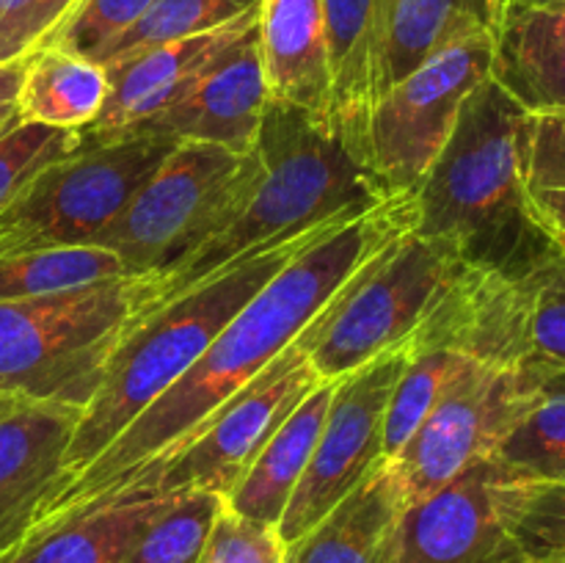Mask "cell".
Segmentation results:
<instances>
[{
    "instance_id": "obj_10",
    "label": "cell",
    "mask_w": 565,
    "mask_h": 563,
    "mask_svg": "<svg viewBox=\"0 0 565 563\" xmlns=\"http://www.w3.org/2000/svg\"><path fill=\"white\" fill-rule=\"evenodd\" d=\"M337 309L315 320L252 384L243 386L232 401H226L169 464H163L149 478L130 484L127 489H204L230 500V495L246 478L270 436L281 428V423L296 412L298 403L309 392L323 384L312 364V346L323 334Z\"/></svg>"
},
{
    "instance_id": "obj_29",
    "label": "cell",
    "mask_w": 565,
    "mask_h": 563,
    "mask_svg": "<svg viewBox=\"0 0 565 563\" xmlns=\"http://www.w3.org/2000/svg\"><path fill=\"white\" fill-rule=\"evenodd\" d=\"M491 458L513 478L565 480V384L530 408Z\"/></svg>"
},
{
    "instance_id": "obj_17",
    "label": "cell",
    "mask_w": 565,
    "mask_h": 563,
    "mask_svg": "<svg viewBox=\"0 0 565 563\" xmlns=\"http://www.w3.org/2000/svg\"><path fill=\"white\" fill-rule=\"evenodd\" d=\"M257 42L268 103L331 127V47L323 0H259Z\"/></svg>"
},
{
    "instance_id": "obj_12",
    "label": "cell",
    "mask_w": 565,
    "mask_h": 563,
    "mask_svg": "<svg viewBox=\"0 0 565 563\" xmlns=\"http://www.w3.org/2000/svg\"><path fill=\"white\" fill-rule=\"evenodd\" d=\"M412 346L390 348L334 384L312 458L281 513V541L292 544L315 528L384 461V423Z\"/></svg>"
},
{
    "instance_id": "obj_43",
    "label": "cell",
    "mask_w": 565,
    "mask_h": 563,
    "mask_svg": "<svg viewBox=\"0 0 565 563\" xmlns=\"http://www.w3.org/2000/svg\"><path fill=\"white\" fill-rule=\"evenodd\" d=\"M390 3H392V0H386V11H390ZM384 22H386V14H384Z\"/></svg>"
},
{
    "instance_id": "obj_34",
    "label": "cell",
    "mask_w": 565,
    "mask_h": 563,
    "mask_svg": "<svg viewBox=\"0 0 565 563\" xmlns=\"http://www.w3.org/2000/svg\"><path fill=\"white\" fill-rule=\"evenodd\" d=\"M154 0H81L47 47H64L97 61L116 39L141 22Z\"/></svg>"
},
{
    "instance_id": "obj_22",
    "label": "cell",
    "mask_w": 565,
    "mask_h": 563,
    "mask_svg": "<svg viewBox=\"0 0 565 563\" xmlns=\"http://www.w3.org/2000/svg\"><path fill=\"white\" fill-rule=\"evenodd\" d=\"M497 22V0H392L375 61L373 105L436 50L469 33L494 31Z\"/></svg>"
},
{
    "instance_id": "obj_23",
    "label": "cell",
    "mask_w": 565,
    "mask_h": 563,
    "mask_svg": "<svg viewBox=\"0 0 565 563\" xmlns=\"http://www.w3.org/2000/svg\"><path fill=\"white\" fill-rule=\"evenodd\" d=\"M334 384L337 381H323L318 390L309 392L298 403L296 412L281 423V428L270 436L246 478L226 500L232 511L265 524H279L281 513L312 458L315 445H318L331 395H334Z\"/></svg>"
},
{
    "instance_id": "obj_28",
    "label": "cell",
    "mask_w": 565,
    "mask_h": 563,
    "mask_svg": "<svg viewBox=\"0 0 565 563\" xmlns=\"http://www.w3.org/2000/svg\"><path fill=\"white\" fill-rule=\"evenodd\" d=\"M224 506V497L213 491H174L147 524L125 563H199Z\"/></svg>"
},
{
    "instance_id": "obj_42",
    "label": "cell",
    "mask_w": 565,
    "mask_h": 563,
    "mask_svg": "<svg viewBox=\"0 0 565 563\" xmlns=\"http://www.w3.org/2000/svg\"><path fill=\"white\" fill-rule=\"evenodd\" d=\"M513 3H530V0H511V6H513Z\"/></svg>"
},
{
    "instance_id": "obj_39",
    "label": "cell",
    "mask_w": 565,
    "mask_h": 563,
    "mask_svg": "<svg viewBox=\"0 0 565 563\" xmlns=\"http://www.w3.org/2000/svg\"><path fill=\"white\" fill-rule=\"evenodd\" d=\"M530 563H565V555H552V557H544V561H530Z\"/></svg>"
},
{
    "instance_id": "obj_4",
    "label": "cell",
    "mask_w": 565,
    "mask_h": 563,
    "mask_svg": "<svg viewBox=\"0 0 565 563\" xmlns=\"http://www.w3.org/2000/svg\"><path fill=\"white\" fill-rule=\"evenodd\" d=\"M254 152L259 158V174L248 196L218 232L169 270L154 274V309L180 298L263 243L296 235L337 215L375 208L395 196L340 132L298 108L268 103Z\"/></svg>"
},
{
    "instance_id": "obj_18",
    "label": "cell",
    "mask_w": 565,
    "mask_h": 563,
    "mask_svg": "<svg viewBox=\"0 0 565 563\" xmlns=\"http://www.w3.org/2000/svg\"><path fill=\"white\" fill-rule=\"evenodd\" d=\"M174 491L125 489L33 528L0 563H125Z\"/></svg>"
},
{
    "instance_id": "obj_11",
    "label": "cell",
    "mask_w": 565,
    "mask_h": 563,
    "mask_svg": "<svg viewBox=\"0 0 565 563\" xmlns=\"http://www.w3.org/2000/svg\"><path fill=\"white\" fill-rule=\"evenodd\" d=\"M461 274V259L447 246L417 232L403 235L312 346L320 379L340 381L379 353L412 340Z\"/></svg>"
},
{
    "instance_id": "obj_31",
    "label": "cell",
    "mask_w": 565,
    "mask_h": 563,
    "mask_svg": "<svg viewBox=\"0 0 565 563\" xmlns=\"http://www.w3.org/2000/svg\"><path fill=\"white\" fill-rule=\"evenodd\" d=\"M502 508L522 555L530 561H544L565 555V480H502Z\"/></svg>"
},
{
    "instance_id": "obj_2",
    "label": "cell",
    "mask_w": 565,
    "mask_h": 563,
    "mask_svg": "<svg viewBox=\"0 0 565 563\" xmlns=\"http://www.w3.org/2000/svg\"><path fill=\"white\" fill-rule=\"evenodd\" d=\"M524 121L527 110L486 77L414 191V232L450 248L463 268L522 276L561 252L524 196Z\"/></svg>"
},
{
    "instance_id": "obj_35",
    "label": "cell",
    "mask_w": 565,
    "mask_h": 563,
    "mask_svg": "<svg viewBox=\"0 0 565 563\" xmlns=\"http://www.w3.org/2000/svg\"><path fill=\"white\" fill-rule=\"evenodd\" d=\"M81 0H0V66L47 47Z\"/></svg>"
},
{
    "instance_id": "obj_27",
    "label": "cell",
    "mask_w": 565,
    "mask_h": 563,
    "mask_svg": "<svg viewBox=\"0 0 565 563\" xmlns=\"http://www.w3.org/2000/svg\"><path fill=\"white\" fill-rule=\"evenodd\" d=\"M522 174L535 221L557 241L565 226V108L527 110Z\"/></svg>"
},
{
    "instance_id": "obj_15",
    "label": "cell",
    "mask_w": 565,
    "mask_h": 563,
    "mask_svg": "<svg viewBox=\"0 0 565 563\" xmlns=\"http://www.w3.org/2000/svg\"><path fill=\"white\" fill-rule=\"evenodd\" d=\"M81 408L17 403L0 414V557L9 555L64 480Z\"/></svg>"
},
{
    "instance_id": "obj_1",
    "label": "cell",
    "mask_w": 565,
    "mask_h": 563,
    "mask_svg": "<svg viewBox=\"0 0 565 563\" xmlns=\"http://www.w3.org/2000/svg\"><path fill=\"white\" fill-rule=\"evenodd\" d=\"M414 193H401L290 259L232 315L177 384L143 408L81 475L50 495L36 528L169 464L226 401L252 384L315 320L340 307L392 246L414 232Z\"/></svg>"
},
{
    "instance_id": "obj_9",
    "label": "cell",
    "mask_w": 565,
    "mask_h": 563,
    "mask_svg": "<svg viewBox=\"0 0 565 563\" xmlns=\"http://www.w3.org/2000/svg\"><path fill=\"white\" fill-rule=\"evenodd\" d=\"M494 31L436 50L392 83L370 110L364 160L390 193H414L450 141L469 94L491 75Z\"/></svg>"
},
{
    "instance_id": "obj_8",
    "label": "cell",
    "mask_w": 565,
    "mask_h": 563,
    "mask_svg": "<svg viewBox=\"0 0 565 563\" xmlns=\"http://www.w3.org/2000/svg\"><path fill=\"white\" fill-rule=\"evenodd\" d=\"M565 373L539 362H478L450 386L417 434L386 458L414 502L494 456L519 419L539 406Z\"/></svg>"
},
{
    "instance_id": "obj_21",
    "label": "cell",
    "mask_w": 565,
    "mask_h": 563,
    "mask_svg": "<svg viewBox=\"0 0 565 563\" xmlns=\"http://www.w3.org/2000/svg\"><path fill=\"white\" fill-rule=\"evenodd\" d=\"M331 47V125L364 160L386 0H323ZM367 163V160H364Z\"/></svg>"
},
{
    "instance_id": "obj_16",
    "label": "cell",
    "mask_w": 565,
    "mask_h": 563,
    "mask_svg": "<svg viewBox=\"0 0 565 563\" xmlns=\"http://www.w3.org/2000/svg\"><path fill=\"white\" fill-rule=\"evenodd\" d=\"M257 17L259 9L230 22V25L215 28V31L154 44V47H143L138 53L121 55V59L103 64L108 72L110 94L105 99L103 114L97 116L92 127L83 130V136L92 138V141L125 136L143 119L163 110L171 99L180 97L182 88L210 61L218 59L237 39L257 28Z\"/></svg>"
},
{
    "instance_id": "obj_36",
    "label": "cell",
    "mask_w": 565,
    "mask_h": 563,
    "mask_svg": "<svg viewBox=\"0 0 565 563\" xmlns=\"http://www.w3.org/2000/svg\"><path fill=\"white\" fill-rule=\"evenodd\" d=\"M285 555L287 544L276 524L257 522L224 506L199 563H285Z\"/></svg>"
},
{
    "instance_id": "obj_19",
    "label": "cell",
    "mask_w": 565,
    "mask_h": 563,
    "mask_svg": "<svg viewBox=\"0 0 565 563\" xmlns=\"http://www.w3.org/2000/svg\"><path fill=\"white\" fill-rule=\"evenodd\" d=\"M489 77L530 114L565 108V0H530L502 11Z\"/></svg>"
},
{
    "instance_id": "obj_13",
    "label": "cell",
    "mask_w": 565,
    "mask_h": 563,
    "mask_svg": "<svg viewBox=\"0 0 565 563\" xmlns=\"http://www.w3.org/2000/svg\"><path fill=\"white\" fill-rule=\"evenodd\" d=\"M505 478V469L486 458L408 502L392 535L390 563H527L502 508Z\"/></svg>"
},
{
    "instance_id": "obj_37",
    "label": "cell",
    "mask_w": 565,
    "mask_h": 563,
    "mask_svg": "<svg viewBox=\"0 0 565 563\" xmlns=\"http://www.w3.org/2000/svg\"><path fill=\"white\" fill-rule=\"evenodd\" d=\"M22 72H25V61L0 66V132L9 130L14 121H20V116H17V94H20Z\"/></svg>"
},
{
    "instance_id": "obj_33",
    "label": "cell",
    "mask_w": 565,
    "mask_h": 563,
    "mask_svg": "<svg viewBox=\"0 0 565 563\" xmlns=\"http://www.w3.org/2000/svg\"><path fill=\"white\" fill-rule=\"evenodd\" d=\"M83 144V132L61 127L14 121L0 132V210L53 160L75 152Z\"/></svg>"
},
{
    "instance_id": "obj_32",
    "label": "cell",
    "mask_w": 565,
    "mask_h": 563,
    "mask_svg": "<svg viewBox=\"0 0 565 563\" xmlns=\"http://www.w3.org/2000/svg\"><path fill=\"white\" fill-rule=\"evenodd\" d=\"M519 282L530 353L546 368L565 373V254H552Z\"/></svg>"
},
{
    "instance_id": "obj_40",
    "label": "cell",
    "mask_w": 565,
    "mask_h": 563,
    "mask_svg": "<svg viewBox=\"0 0 565 563\" xmlns=\"http://www.w3.org/2000/svg\"><path fill=\"white\" fill-rule=\"evenodd\" d=\"M557 246H561V252L565 254V226L561 230V235H557Z\"/></svg>"
},
{
    "instance_id": "obj_41",
    "label": "cell",
    "mask_w": 565,
    "mask_h": 563,
    "mask_svg": "<svg viewBox=\"0 0 565 563\" xmlns=\"http://www.w3.org/2000/svg\"><path fill=\"white\" fill-rule=\"evenodd\" d=\"M497 6H500V17H502V11H505L508 6H511V0H497Z\"/></svg>"
},
{
    "instance_id": "obj_14",
    "label": "cell",
    "mask_w": 565,
    "mask_h": 563,
    "mask_svg": "<svg viewBox=\"0 0 565 563\" xmlns=\"http://www.w3.org/2000/svg\"><path fill=\"white\" fill-rule=\"evenodd\" d=\"M268 108L257 28L210 61L180 97L127 132H152L177 144H215L248 155Z\"/></svg>"
},
{
    "instance_id": "obj_38",
    "label": "cell",
    "mask_w": 565,
    "mask_h": 563,
    "mask_svg": "<svg viewBox=\"0 0 565 563\" xmlns=\"http://www.w3.org/2000/svg\"><path fill=\"white\" fill-rule=\"evenodd\" d=\"M17 403H25V401H17V397H9V395H0V414L9 412V408H14Z\"/></svg>"
},
{
    "instance_id": "obj_3",
    "label": "cell",
    "mask_w": 565,
    "mask_h": 563,
    "mask_svg": "<svg viewBox=\"0 0 565 563\" xmlns=\"http://www.w3.org/2000/svg\"><path fill=\"white\" fill-rule=\"evenodd\" d=\"M362 213L364 210L337 215L296 235L263 243L143 318L116 348L105 368L103 384L81 412L66 453L64 480L55 489L81 475L105 447L114 445L116 436L143 408L152 406L171 384H177L202 357L204 348L215 340V334L230 323L232 315L254 293L263 290L290 259Z\"/></svg>"
},
{
    "instance_id": "obj_26",
    "label": "cell",
    "mask_w": 565,
    "mask_h": 563,
    "mask_svg": "<svg viewBox=\"0 0 565 563\" xmlns=\"http://www.w3.org/2000/svg\"><path fill=\"white\" fill-rule=\"evenodd\" d=\"M127 274L119 254L105 246H66L0 259V301L42 298Z\"/></svg>"
},
{
    "instance_id": "obj_25",
    "label": "cell",
    "mask_w": 565,
    "mask_h": 563,
    "mask_svg": "<svg viewBox=\"0 0 565 563\" xmlns=\"http://www.w3.org/2000/svg\"><path fill=\"white\" fill-rule=\"evenodd\" d=\"M408 346L412 357L397 379L386 408L384 458H395L428 419V414L439 406L450 386L478 364V359L436 342L408 340Z\"/></svg>"
},
{
    "instance_id": "obj_6",
    "label": "cell",
    "mask_w": 565,
    "mask_h": 563,
    "mask_svg": "<svg viewBox=\"0 0 565 563\" xmlns=\"http://www.w3.org/2000/svg\"><path fill=\"white\" fill-rule=\"evenodd\" d=\"M177 141L152 132L92 141L44 166L0 210V259L44 248L94 246Z\"/></svg>"
},
{
    "instance_id": "obj_30",
    "label": "cell",
    "mask_w": 565,
    "mask_h": 563,
    "mask_svg": "<svg viewBox=\"0 0 565 563\" xmlns=\"http://www.w3.org/2000/svg\"><path fill=\"white\" fill-rule=\"evenodd\" d=\"M257 9L259 0H154L141 22L132 25L121 39H116L97 61L108 64V61L138 53L143 47L215 31V28L230 25Z\"/></svg>"
},
{
    "instance_id": "obj_5",
    "label": "cell",
    "mask_w": 565,
    "mask_h": 563,
    "mask_svg": "<svg viewBox=\"0 0 565 563\" xmlns=\"http://www.w3.org/2000/svg\"><path fill=\"white\" fill-rule=\"evenodd\" d=\"M154 304V274L0 301V395L83 412L114 351Z\"/></svg>"
},
{
    "instance_id": "obj_24",
    "label": "cell",
    "mask_w": 565,
    "mask_h": 563,
    "mask_svg": "<svg viewBox=\"0 0 565 563\" xmlns=\"http://www.w3.org/2000/svg\"><path fill=\"white\" fill-rule=\"evenodd\" d=\"M108 94V72L99 61L64 47H42L25 59L17 116L83 132L103 114Z\"/></svg>"
},
{
    "instance_id": "obj_7",
    "label": "cell",
    "mask_w": 565,
    "mask_h": 563,
    "mask_svg": "<svg viewBox=\"0 0 565 563\" xmlns=\"http://www.w3.org/2000/svg\"><path fill=\"white\" fill-rule=\"evenodd\" d=\"M257 174L254 149L177 144L94 246L119 254L132 276L163 274L237 213Z\"/></svg>"
},
{
    "instance_id": "obj_20",
    "label": "cell",
    "mask_w": 565,
    "mask_h": 563,
    "mask_svg": "<svg viewBox=\"0 0 565 563\" xmlns=\"http://www.w3.org/2000/svg\"><path fill=\"white\" fill-rule=\"evenodd\" d=\"M406 506L401 478L384 458L309 533L287 544L285 563H390Z\"/></svg>"
}]
</instances>
